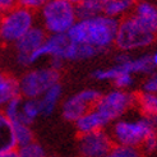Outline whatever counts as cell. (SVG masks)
<instances>
[{
    "mask_svg": "<svg viewBox=\"0 0 157 157\" xmlns=\"http://www.w3.org/2000/svg\"><path fill=\"white\" fill-rule=\"evenodd\" d=\"M117 27L119 19L101 14L95 18L77 21L67 36L69 41L88 45L104 52L114 44Z\"/></svg>",
    "mask_w": 157,
    "mask_h": 157,
    "instance_id": "obj_1",
    "label": "cell"
},
{
    "mask_svg": "<svg viewBox=\"0 0 157 157\" xmlns=\"http://www.w3.org/2000/svg\"><path fill=\"white\" fill-rule=\"evenodd\" d=\"M44 29L50 35H67L78 21L75 4L68 0H50L41 8Z\"/></svg>",
    "mask_w": 157,
    "mask_h": 157,
    "instance_id": "obj_2",
    "label": "cell"
},
{
    "mask_svg": "<svg viewBox=\"0 0 157 157\" xmlns=\"http://www.w3.org/2000/svg\"><path fill=\"white\" fill-rule=\"evenodd\" d=\"M156 35L148 31L132 13L119 19V27L114 44L123 52L143 49L153 44Z\"/></svg>",
    "mask_w": 157,
    "mask_h": 157,
    "instance_id": "obj_3",
    "label": "cell"
},
{
    "mask_svg": "<svg viewBox=\"0 0 157 157\" xmlns=\"http://www.w3.org/2000/svg\"><path fill=\"white\" fill-rule=\"evenodd\" d=\"M32 27H35L33 12L17 4L0 15V44L15 45Z\"/></svg>",
    "mask_w": 157,
    "mask_h": 157,
    "instance_id": "obj_4",
    "label": "cell"
},
{
    "mask_svg": "<svg viewBox=\"0 0 157 157\" xmlns=\"http://www.w3.org/2000/svg\"><path fill=\"white\" fill-rule=\"evenodd\" d=\"M156 133V125L150 117H139L136 120H117L115 121L111 138L116 146L137 148L142 146L147 137Z\"/></svg>",
    "mask_w": 157,
    "mask_h": 157,
    "instance_id": "obj_5",
    "label": "cell"
},
{
    "mask_svg": "<svg viewBox=\"0 0 157 157\" xmlns=\"http://www.w3.org/2000/svg\"><path fill=\"white\" fill-rule=\"evenodd\" d=\"M59 79V70H55L51 67L28 70L19 79L21 96L27 100H38L46 91L58 84Z\"/></svg>",
    "mask_w": 157,
    "mask_h": 157,
    "instance_id": "obj_6",
    "label": "cell"
},
{
    "mask_svg": "<svg viewBox=\"0 0 157 157\" xmlns=\"http://www.w3.org/2000/svg\"><path fill=\"white\" fill-rule=\"evenodd\" d=\"M136 97L137 96L134 93H130L128 91L114 90L101 96L93 109L109 124L115 120L117 121L132 106H134Z\"/></svg>",
    "mask_w": 157,
    "mask_h": 157,
    "instance_id": "obj_7",
    "label": "cell"
},
{
    "mask_svg": "<svg viewBox=\"0 0 157 157\" xmlns=\"http://www.w3.org/2000/svg\"><path fill=\"white\" fill-rule=\"evenodd\" d=\"M101 96V92L97 90H83L70 96L61 106V114L64 119L75 123L81 116L95 107Z\"/></svg>",
    "mask_w": 157,
    "mask_h": 157,
    "instance_id": "obj_8",
    "label": "cell"
},
{
    "mask_svg": "<svg viewBox=\"0 0 157 157\" xmlns=\"http://www.w3.org/2000/svg\"><path fill=\"white\" fill-rule=\"evenodd\" d=\"M114 146L111 136L105 130L81 134L78 139V152L81 157H105Z\"/></svg>",
    "mask_w": 157,
    "mask_h": 157,
    "instance_id": "obj_9",
    "label": "cell"
},
{
    "mask_svg": "<svg viewBox=\"0 0 157 157\" xmlns=\"http://www.w3.org/2000/svg\"><path fill=\"white\" fill-rule=\"evenodd\" d=\"M48 33L42 27H32L21 40L14 45L17 52V63L22 67H28L29 56L45 42Z\"/></svg>",
    "mask_w": 157,
    "mask_h": 157,
    "instance_id": "obj_10",
    "label": "cell"
},
{
    "mask_svg": "<svg viewBox=\"0 0 157 157\" xmlns=\"http://www.w3.org/2000/svg\"><path fill=\"white\" fill-rule=\"evenodd\" d=\"M68 44L69 38L67 35H49L46 37L45 42L29 56V64H33V63L45 56L63 60V55H64Z\"/></svg>",
    "mask_w": 157,
    "mask_h": 157,
    "instance_id": "obj_11",
    "label": "cell"
},
{
    "mask_svg": "<svg viewBox=\"0 0 157 157\" xmlns=\"http://www.w3.org/2000/svg\"><path fill=\"white\" fill-rule=\"evenodd\" d=\"M132 14L148 31L157 36V6L148 2H139L133 6Z\"/></svg>",
    "mask_w": 157,
    "mask_h": 157,
    "instance_id": "obj_12",
    "label": "cell"
},
{
    "mask_svg": "<svg viewBox=\"0 0 157 157\" xmlns=\"http://www.w3.org/2000/svg\"><path fill=\"white\" fill-rule=\"evenodd\" d=\"M21 96L19 79L0 70V110L15 97Z\"/></svg>",
    "mask_w": 157,
    "mask_h": 157,
    "instance_id": "obj_13",
    "label": "cell"
},
{
    "mask_svg": "<svg viewBox=\"0 0 157 157\" xmlns=\"http://www.w3.org/2000/svg\"><path fill=\"white\" fill-rule=\"evenodd\" d=\"M106 125L107 123L95 109L90 110L88 113H86L75 121V127L77 130L79 132V134H88V133L102 130Z\"/></svg>",
    "mask_w": 157,
    "mask_h": 157,
    "instance_id": "obj_14",
    "label": "cell"
},
{
    "mask_svg": "<svg viewBox=\"0 0 157 157\" xmlns=\"http://www.w3.org/2000/svg\"><path fill=\"white\" fill-rule=\"evenodd\" d=\"M61 93H63L61 84L58 83V84H55L54 87H51L49 91H46L44 95L37 100L38 107H40V114L42 116H50L55 111L59 100L61 97Z\"/></svg>",
    "mask_w": 157,
    "mask_h": 157,
    "instance_id": "obj_15",
    "label": "cell"
},
{
    "mask_svg": "<svg viewBox=\"0 0 157 157\" xmlns=\"http://www.w3.org/2000/svg\"><path fill=\"white\" fill-rule=\"evenodd\" d=\"M15 147L17 143L14 138L13 125L3 113V110H0V153L14 151Z\"/></svg>",
    "mask_w": 157,
    "mask_h": 157,
    "instance_id": "obj_16",
    "label": "cell"
},
{
    "mask_svg": "<svg viewBox=\"0 0 157 157\" xmlns=\"http://www.w3.org/2000/svg\"><path fill=\"white\" fill-rule=\"evenodd\" d=\"M101 51L84 44H75L69 41L63 55V60H87L95 58Z\"/></svg>",
    "mask_w": 157,
    "mask_h": 157,
    "instance_id": "obj_17",
    "label": "cell"
},
{
    "mask_svg": "<svg viewBox=\"0 0 157 157\" xmlns=\"http://www.w3.org/2000/svg\"><path fill=\"white\" fill-rule=\"evenodd\" d=\"M75 4V14L77 19H90L102 14L104 0H83Z\"/></svg>",
    "mask_w": 157,
    "mask_h": 157,
    "instance_id": "obj_18",
    "label": "cell"
},
{
    "mask_svg": "<svg viewBox=\"0 0 157 157\" xmlns=\"http://www.w3.org/2000/svg\"><path fill=\"white\" fill-rule=\"evenodd\" d=\"M134 2L132 0H104L102 14L110 18L119 19L128 12H130L134 6Z\"/></svg>",
    "mask_w": 157,
    "mask_h": 157,
    "instance_id": "obj_19",
    "label": "cell"
},
{
    "mask_svg": "<svg viewBox=\"0 0 157 157\" xmlns=\"http://www.w3.org/2000/svg\"><path fill=\"white\" fill-rule=\"evenodd\" d=\"M136 105L142 111L143 116L152 117L157 116V95L156 93L142 92L136 97Z\"/></svg>",
    "mask_w": 157,
    "mask_h": 157,
    "instance_id": "obj_20",
    "label": "cell"
},
{
    "mask_svg": "<svg viewBox=\"0 0 157 157\" xmlns=\"http://www.w3.org/2000/svg\"><path fill=\"white\" fill-rule=\"evenodd\" d=\"M40 107H38L37 100H27L25 98L22 101V106H21V115H19V120L15 123H23L27 124L31 127L38 116H40Z\"/></svg>",
    "mask_w": 157,
    "mask_h": 157,
    "instance_id": "obj_21",
    "label": "cell"
},
{
    "mask_svg": "<svg viewBox=\"0 0 157 157\" xmlns=\"http://www.w3.org/2000/svg\"><path fill=\"white\" fill-rule=\"evenodd\" d=\"M12 125L17 147H23L33 142V132L29 125L23 123H12Z\"/></svg>",
    "mask_w": 157,
    "mask_h": 157,
    "instance_id": "obj_22",
    "label": "cell"
},
{
    "mask_svg": "<svg viewBox=\"0 0 157 157\" xmlns=\"http://www.w3.org/2000/svg\"><path fill=\"white\" fill-rule=\"evenodd\" d=\"M22 96L15 97L12 101H9L3 109V113L5 114V116L9 119L10 123H15L19 120V115H21V106H22Z\"/></svg>",
    "mask_w": 157,
    "mask_h": 157,
    "instance_id": "obj_23",
    "label": "cell"
},
{
    "mask_svg": "<svg viewBox=\"0 0 157 157\" xmlns=\"http://www.w3.org/2000/svg\"><path fill=\"white\" fill-rule=\"evenodd\" d=\"M17 152H18L19 157H48L44 147L41 144L36 143L35 140L29 144H26L23 147H18Z\"/></svg>",
    "mask_w": 157,
    "mask_h": 157,
    "instance_id": "obj_24",
    "label": "cell"
},
{
    "mask_svg": "<svg viewBox=\"0 0 157 157\" xmlns=\"http://www.w3.org/2000/svg\"><path fill=\"white\" fill-rule=\"evenodd\" d=\"M105 157H140V152L137 148L125 147V146H114Z\"/></svg>",
    "mask_w": 157,
    "mask_h": 157,
    "instance_id": "obj_25",
    "label": "cell"
},
{
    "mask_svg": "<svg viewBox=\"0 0 157 157\" xmlns=\"http://www.w3.org/2000/svg\"><path fill=\"white\" fill-rule=\"evenodd\" d=\"M116 90H121V91H125L128 90L129 87H132L133 83H134V78H133L132 74H121L116 78V79L113 81Z\"/></svg>",
    "mask_w": 157,
    "mask_h": 157,
    "instance_id": "obj_26",
    "label": "cell"
},
{
    "mask_svg": "<svg viewBox=\"0 0 157 157\" xmlns=\"http://www.w3.org/2000/svg\"><path fill=\"white\" fill-rule=\"evenodd\" d=\"M142 88H143V92L156 93L157 95V72H153L147 77V79L143 82Z\"/></svg>",
    "mask_w": 157,
    "mask_h": 157,
    "instance_id": "obj_27",
    "label": "cell"
},
{
    "mask_svg": "<svg viewBox=\"0 0 157 157\" xmlns=\"http://www.w3.org/2000/svg\"><path fill=\"white\" fill-rule=\"evenodd\" d=\"M140 147L143 148V151L146 153L155 152L157 150V133H153V134H151L150 137H147Z\"/></svg>",
    "mask_w": 157,
    "mask_h": 157,
    "instance_id": "obj_28",
    "label": "cell"
},
{
    "mask_svg": "<svg viewBox=\"0 0 157 157\" xmlns=\"http://www.w3.org/2000/svg\"><path fill=\"white\" fill-rule=\"evenodd\" d=\"M18 4L22 5L23 8H26V9L33 12L35 9H41L45 2H42V0H22Z\"/></svg>",
    "mask_w": 157,
    "mask_h": 157,
    "instance_id": "obj_29",
    "label": "cell"
},
{
    "mask_svg": "<svg viewBox=\"0 0 157 157\" xmlns=\"http://www.w3.org/2000/svg\"><path fill=\"white\" fill-rule=\"evenodd\" d=\"M0 157H19L17 150L14 151H9V152H4V153H0Z\"/></svg>",
    "mask_w": 157,
    "mask_h": 157,
    "instance_id": "obj_30",
    "label": "cell"
},
{
    "mask_svg": "<svg viewBox=\"0 0 157 157\" xmlns=\"http://www.w3.org/2000/svg\"><path fill=\"white\" fill-rule=\"evenodd\" d=\"M151 59H152V64H153V67H155V68H157V51L152 55Z\"/></svg>",
    "mask_w": 157,
    "mask_h": 157,
    "instance_id": "obj_31",
    "label": "cell"
},
{
    "mask_svg": "<svg viewBox=\"0 0 157 157\" xmlns=\"http://www.w3.org/2000/svg\"><path fill=\"white\" fill-rule=\"evenodd\" d=\"M3 14V10H2V6H0V15H2Z\"/></svg>",
    "mask_w": 157,
    "mask_h": 157,
    "instance_id": "obj_32",
    "label": "cell"
}]
</instances>
